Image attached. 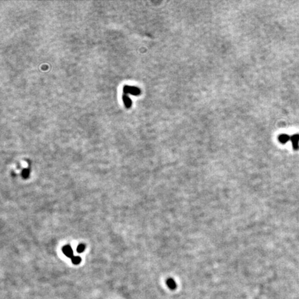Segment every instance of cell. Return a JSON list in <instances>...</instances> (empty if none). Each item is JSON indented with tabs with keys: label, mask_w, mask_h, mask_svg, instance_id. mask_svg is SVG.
<instances>
[{
	"label": "cell",
	"mask_w": 299,
	"mask_h": 299,
	"mask_svg": "<svg viewBox=\"0 0 299 299\" xmlns=\"http://www.w3.org/2000/svg\"><path fill=\"white\" fill-rule=\"evenodd\" d=\"M123 93L125 95H127L128 94H131L132 95H139L141 94L140 89L137 87H130V86H126L123 89Z\"/></svg>",
	"instance_id": "6da1fadb"
},
{
	"label": "cell",
	"mask_w": 299,
	"mask_h": 299,
	"mask_svg": "<svg viewBox=\"0 0 299 299\" xmlns=\"http://www.w3.org/2000/svg\"><path fill=\"white\" fill-rule=\"evenodd\" d=\"M291 141L293 148L297 150L299 149V134H296L291 136Z\"/></svg>",
	"instance_id": "7a4b0ae2"
},
{
	"label": "cell",
	"mask_w": 299,
	"mask_h": 299,
	"mask_svg": "<svg viewBox=\"0 0 299 299\" xmlns=\"http://www.w3.org/2000/svg\"><path fill=\"white\" fill-rule=\"evenodd\" d=\"M62 251L66 257L71 258H72L73 257H74V252H73L72 249H71V247L69 246V245L64 246L62 249Z\"/></svg>",
	"instance_id": "3957f363"
},
{
	"label": "cell",
	"mask_w": 299,
	"mask_h": 299,
	"mask_svg": "<svg viewBox=\"0 0 299 299\" xmlns=\"http://www.w3.org/2000/svg\"><path fill=\"white\" fill-rule=\"evenodd\" d=\"M290 140H291V136L287 135V134H280V135L278 136V141L282 144H286V143H287L289 141H290Z\"/></svg>",
	"instance_id": "277c9868"
},
{
	"label": "cell",
	"mask_w": 299,
	"mask_h": 299,
	"mask_svg": "<svg viewBox=\"0 0 299 299\" xmlns=\"http://www.w3.org/2000/svg\"><path fill=\"white\" fill-rule=\"evenodd\" d=\"M166 284L170 290H174L176 289V287H177L176 282H175V281L174 280L173 278H168V280H166Z\"/></svg>",
	"instance_id": "5b68a950"
},
{
	"label": "cell",
	"mask_w": 299,
	"mask_h": 299,
	"mask_svg": "<svg viewBox=\"0 0 299 299\" xmlns=\"http://www.w3.org/2000/svg\"><path fill=\"white\" fill-rule=\"evenodd\" d=\"M123 101H124V103H125V105H126V108H130V107H131L132 102H131L130 99V98L128 97V96H127V95H125V94H123Z\"/></svg>",
	"instance_id": "8992f818"
},
{
	"label": "cell",
	"mask_w": 299,
	"mask_h": 299,
	"mask_svg": "<svg viewBox=\"0 0 299 299\" xmlns=\"http://www.w3.org/2000/svg\"><path fill=\"white\" fill-rule=\"evenodd\" d=\"M71 262H72L73 264H78L80 263L81 262V258L79 256H74L71 258Z\"/></svg>",
	"instance_id": "52a82bcc"
},
{
	"label": "cell",
	"mask_w": 299,
	"mask_h": 299,
	"mask_svg": "<svg viewBox=\"0 0 299 299\" xmlns=\"http://www.w3.org/2000/svg\"><path fill=\"white\" fill-rule=\"evenodd\" d=\"M84 249H85V246L82 245V244H80V245H79L77 247L76 251H77L78 253H82L84 251Z\"/></svg>",
	"instance_id": "ba28073f"
},
{
	"label": "cell",
	"mask_w": 299,
	"mask_h": 299,
	"mask_svg": "<svg viewBox=\"0 0 299 299\" xmlns=\"http://www.w3.org/2000/svg\"><path fill=\"white\" fill-rule=\"evenodd\" d=\"M22 176H23L24 178L29 177V170H27V169H25V170H24L23 172H22Z\"/></svg>",
	"instance_id": "9c48e42d"
}]
</instances>
